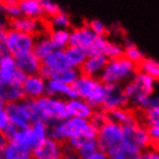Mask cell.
<instances>
[{"instance_id": "1f68e13d", "label": "cell", "mask_w": 159, "mask_h": 159, "mask_svg": "<svg viewBox=\"0 0 159 159\" xmlns=\"http://www.w3.org/2000/svg\"><path fill=\"white\" fill-rule=\"evenodd\" d=\"M97 149V138H93V139H89V141L85 142L84 144L75 151V155H77V157H79L81 159H89L91 156L93 155V152Z\"/></svg>"}, {"instance_id": "d6986e66", "label": "cell", "mask_w": 159, "mask_h": 159, "mask_svg": "<svg viewBox=\"0 0 159 159\" xmlns=\"http://www.w3.org/2000/svg\"><path fill=\"white\" fill-rule=\"evenodd\" d=\"M45 94L51 97L62 98L65 100L77 98L75 91L72 89V85H67L56 79H47V91Z\"/></svg>"}, {"instance_id": "d6a6232c", "label": "cell", "mask_w": 159, "mask_h": 159, "mask_svg": "<svg viewBox=\"0 0 159 159\" xmlns=\"http://www.w3.org/2000/svg\"><path fill=\"white\" fill-rule=\"evenodd\" d=\"M102 55L108 58V59L121 57V56H123V45L120 44V43L111 42L108 40L106 45H105L103 51H102Z\"/></svg>"}, {"instance_id": "7bdbcfd3", "label": "cell", "mask_w": 159, "mask_h": 159, "mask_svg": "<svg viewBox=\"0 0 159 159\" xmlns=\"http://www.w3.org/2000/svg\"><path fill=\"white\" fill-rule=\"evenodd\" d=\"M152 108H159V93H156V91L149 95V102H148L146 109H152Z\"/></svg>"}, {"instance_id": "7dc6e473", "label": "cell", "mask_w": 159, "mask_h": 159, "mask_svg": "<svg viewBox=\"0 0 159 159\" xmlns=\"http://www.w3.org/2000/svg\"><path fill=\"white\" fill-rule=\"evenodd\" d=\"M5 105H6V103H5V102L2 101L1 99H0V109H2V108H5Z\"/></svg>"}, {"instance_id": "bcb514c9", "label": "cell", "mask_w": 159, "mask_h": 159, "mask_svg": "<svg viewBox=\"0 0 159 159\" xmlns=\"http://www.w3.org/2000/svg\"><path fill=\"white\" fill-rule=\"evenodd\" d=\"M15 0H0V4H8V2H13Z\"/></svg>"}, {"instance_id": "d4e9b609", "label": "cell", "mask_w": 159, "mask_h": 159, "mask_svg": "<svg viewBox=\"0 0 159 159\" xmlns=\"http://www.w3.org/2000/svg\"><path fill=\"white\" fill-rule=\"evenodd\" d=\"M64 50H65V55H66L70 66L75 67L79 70L80 66L83 65V63L85 62L86 57H87V51L85 49L80 48V47H75V45H69Z\"/></svg>"}, {"instance_id": "30bf717a", "label": "cell", "mask_w": 159, "mask_h": 159, "mask_svg": "<svg viewBox=\"0 0 159 159\" xmlns=\"http://www.w3.org/2000/svg\"><path fill=\"white\" fill-rule=\"evenodd\" d=\"M105 89L106 95L99 109L108 113L115 108L127 107L129 105V99L122 91L121 84H105Z\"/></svg>"}, {"instance_id": "8fae6325", "label": "cell", "mask_w": 159, "mask_h": 159, "mask_svg": "<svg viewBox=\"0 0 159 159\" xmlns=\"http://www.w3.org/2000/svg\"><path fill=\"white\" fill-rule=\"evenodd\" d=\"M26 75L16 66L15 57L8 52L0 56V81L22 84Z\"/></svg>"}, {"instance_id": "9a60e30c", "label": "cell", "mask_w": 159, "mask_h": 159, "mask_svg": "<svg viewBox=\"0 0 159 159\" xmlns=\"http://www.w3.org/2000/svg\"><path fill=\"white\" fill-rule=\"evenodd\" d=\"M95 36L97 35L91 30L89 25L75 27L72 30H70V45L80 47L87 51L92 45Z\"/></svg>"}, {"instance_id": "7402d4cb", "label": "cell", "mask_w": 159, "mask_h": 159, "mask_svg": "<svg viewBox=\"0 0 159 159\" xmlns=\"http://www.w3.org/2000/svg\"><path fill=\"white\" fill-rule=\"evenodd\" d=\"M131 80L134 81V84H135L136 89L138 92L145 93L148 95L152 94L156 91V87H157V81L153 78H151L150 75L144 73L143 71L137 70L136 73L131 78Z\"/></svg>"}, {"instance_id": "f546056e", "label": "cell", "mask_w": 159, "mask_h": 159, "mask_svg": "<svg viewBox=\"0 0 159 159\" xmlns=\"http://www.w3.org/2000/svg\"><path fill=\"white\" fill-rule=\"evenodd\" d=\"M123 56L135 63L136 65H138L143 61V58L145 57L143 51L131 41H127L125 44L123 45Z\"/></svg>"}, {"instance_id": "5b68a950", "label": "cell", "mask_w": 159, "mask_h": 159, "mask_svg": "<svg viewBox=\"0 0 159 159\" xmlns=\"http://www.w3.org/2000/svg\"><path fill=\"white\" fill-rule=\"evenodd\" d=\"M77 98L84 99L94 109H99L106 95L105 84L98 77H91L80 73L72 84Z\"/></svg>"}, {"instance_id": "c3c4849f", "label": "cell", "mask_w": 159, "mask_h": 159, "mask_svg": "<svg viewBox=\"0 0 159 159\" xmlns=\"http://www.w3.org/2000/svg\"><path fill=\"white\" fill-rule=\"evenodd\" d=\"M15 1H20V0H15Z\"/></svg>"}, {"instance_id": "b9f144b4", "label": "cell", "mask_w": 159, "mask_h": 159, "mask_svg": "<svg viewBox=\"0 0 159 159\" xmlns=\"http://www.w3.org/2000/svg\"><path fill=\"white\" fill-rule=\"evenodd\" d=\"M9 120L7 116V113L5 111V108L0 109V133H4L5 129L8 127Z\"/></svg>"}, {"instance_id": "52a82bcc", "label": "cell", "mask_w": 159, "mask_h": 159, "mask_svg": "<svg viewBox=\"0 0 159 159\" xmlns=\"http://www.w3.org/2000/svg\"><path fill=\"white\" fill-rule=\"evenodd\" d=\"M36 101L40 109L41 120L44 121L47 124L70 117L65 99L45 94L43 97L36 99Z\"/></svg>"}, {"instance_id": "cb8c5ba5", "label": "cell", "mask_w": 159, "mask_h": 159, "mask_svg": "<svg viewBox=\"0 0 159 159\" xmlns=\"http://www.w3.org/2000/svg\"><path fill=\"white\" fill-rule=\"evenodd\" d=\"M108 120H111L113 122L124 125V124H129L136 122V116L133 113L131 109H128L127 107H121V108H115L113 111H108Z\"/></svg>"}, {"instance_id": "60d3db41", "label": "cell", "mask_w": 159, "mask_h": 159, "mask_svg": "<svg viewBox=\"0 0 159 159\" xmlns=\"http://www.w3.org/2000/svg\"><path fill=\"white\" fill-rule=\"evenodd\" d=\"M148 131L150 135L152 146L159 148V125L157 127H148Z\"/></svg>"}, {"instance_id": "f1b7e54d", "label": "cell", "mask_w": 159, "mask_h": 159, "mask_svg": "<svg viewBox=\"0 0 159 159\" xmlns=\"http://www.w3.org/2000/svg\"><path fill=\"white\" fill-rule=\"evenodd\" d=\"M138 70L143 71L144 73L150 75L151 78H153L156 81H159V62L153 58L144 57L138 65Z\"/></svg>"}, {"instance_id": "277c9868", "label": "cell", "mask_w": 159, "mask_h": 159, "mask_svg": "<svg viewBox=\"0 0 159 159\" xmlns=\"http://www.w3.org/2000/svg\"><path fill=\"white\" fill-rule=\"evenodd\" d=\"M5 111L8 116L9 124L15 128H27L33 122L41 120L37 101L31 99L23 98L19 101L6 103Z\"/></svg>"}, {"instance_id": "836d02e7", "label": "cell", "mask_w": 159, "mask_h": 159, "mask_svg": "<svg viewBox=\"0 0 159 159\" xmlns=\"http://www.w3.org/2000/svg\"><path fill=\"white\" fill-rule=\"evenodd\" d=\"M148 102H149V95L145 93L138 92V91L129 99V105H131L134 108L141 109V111H146Z\"/></svg>"}, {"instance_id": "6da1fadb", "label": "cell", "mask_w": 159, "mask_h": 159, "mask_svg": "<svg viewBox=\"0 0 159 159\" xmlns=\"http://www.w3.org/2000/svg\"><path fill=\"white\" fill-rule=\"evenodd\" d=\"M97 135L98 129L89 119L70 116L49 124V136L62 143L66 142L70 137L84 136L87 138H97Z\"/></svg>"}, {"instance_id": "ba28073f", "label": "cell", "mask_w": 159, "mask_h": 159, "mask_svg": "<svg viewBox=\"0 0 159 159\" xmlns=\"http://www.w3.org/2000/svg\"><path fill=\"white\" fill-rule=\"evenodd\" d=\"M34 40H35V36L19 31L11 27H8V29L6 30L4 37H2V42L5 44L6 51L13 55L14 57L31 52Z\"/></svg>"}, {"instance_id": "7a4b0ae2", "label": "cell", "mask_w": 159, "mask_h": 159, "mask_svg": "<svg viewBox=\"0 0 159 159\" xmlns=\"http://www.w3.org/2000/svg\"><path fill=\"white\" fill-rule=\"evenodd\" d=\"M152 146L148 127L141 125L138 122L122 125L121 148L125 159H139L143 150Z\"/></svg>"}, {"instance_id": "e575fe53", "label": "cell", "mask_w": 159, "mask_h": 159, "mask_svg": "<svg viewBox=\"0 0 159 159\" xmlns=\"http://www.w3.org/2000/svg\"><path fill=\"white\" fill-rule=\"evenodd\" d=\"M144 123H145V127L159 125V108L144 111Z\"/></svg>"}, {"instance_id": "484cf974", "label": "cell", "mask_w": 159, "mask_h": 159, "mask_svg": "<svg viewBox=\"0 0 159 159\" xmlns=\"http://www.w3.org/2000/svg\"><path fill=\"white\" fill-rule=\"evenodd\" d=\"M49 37L55 49H64L70 45V29H50Z\"/></svg>"}, {"instance_id": "603a6c76", "label": "cell", "mask_w": 159, "mask_h": 159, "mask_svg": "<svg viewBox=\"0 0 159 159\" xmlns=\"http://www.w3.org/2000/svg\"><path fill=\"white\" fill-rule=\"evenodd\" d=\"M16 2L19 5L20 11H21V15H23V16L35 19L43 18L41 0H20Z\"/></svg>"}, {"instance_id": "ab89813d", "label": "cell", "mask_w": 159, "mask_h": 159, "mask_svg": "<svg viewBox=\"0 0 159 159\" xmlns=\"http://www.w3.org/2000/svg\"><path fill=\"white\" fill-rule=\"evenodd\" d=\"M142 159H159V148H148L142 151L141 153Z\"/></svg>"}, {"instance_id": "2e32d148", "label": "cell", "mask_w": 159, "mask_h": 159, "mask_svg": "<svg viewBox=\"0 0 159 159\" xmlns=\"http://www.w3.org/2000/svg\"><path fill=\"white\" fill-rule=\"evenodd\" d=\"M108 58L105 57L102 53H93V55H87V57L80 66V73L91 77H98L102 72L103 67L106 65Z\"/></svg>"}, {"instance_id": "e0dca14e", "label": "cell", "mask_w": 159, "mask_h": 159, "mask_svg": "<svg viewBox=\"0 0 159 159\" xmlns=\"http://www.w3.org/2000/svg\"><path fill=\"white\" fill-rule=\"evenodd\" d=\"M67 111L70 116H77V117H83V119H91L94 114L95 109L93 108L89 102L80 99V98H73L66 100Z\"/></svg>"}, {"instance_id": "83f0119b", "label": "cell", "mask_w": 159, "mask_h": 159, "mask_svg": "<svg viewBox=\"0 0 159 159\" xmlns=\"http://www.w3.org/2000/svg\"><path fill=\"white\" fill-rule=\"evenodd\" d=\"M48 27L50 29H70L71 28V18L70 15L62 9L52 16L48 18Z\"/></svg>"}, {"instance_id": "8d00e7d4", "label": "cell", "mask_w": 159, "mask_h": 159, "mask_svg": "<svg viewBox=\"0 0 159 159\" xmlns=\"http://www.w3.org/2000/svg\"><path fill=\"white\" fill-rule=\"evenodd\" d=\"M4 12L6 18L8 20H13L15 18H19L21 15V11L19 8V5L16 1L13 2H8V4L4 5Z\"/></svg>"}, {"instance_id": "3957f363", "label": "cell", "mask_w": 159, "mask_h": 159, "mask_svg": "<svg viewBox=\"0 0 159 159\" xmlns=\"http://www.w3.org/2000/svg\"><path fill=\"white\" fill-rule=\"evenodd\" d=\"M122 139V125L108 120L106 123L98 129L97 144L98 148L111 159H125L121 148Z\"/></svg>"}, {"instance_id": "ffe728a7", "label": "cell", "mask_w": 159, "mask_h": 159, "mask_svg": "<svg viewBox=\"0 0 159 159\" xmlns=\"http://www.w3.org/2000/svg\"><path fill=\"white\" fill-rule=\"evenodd\" d=\"M0 99H1L5 103L19 101V100L23 99L21 84L0 81Z\"/></svg>"}, {"instance_id": "8992f818", "label": "cell", "mask_w": 159, "mask_h": 159, "mask_svg": "<svg viewBox=\"0 0 159 159\" xmlns=\"http://www.w3.org/2000/svg\"><path fill=\"white\" fill-rule=\"evenodd\" d=\"M138 67L135 63L129 61L124 56L108 59L99 79L103 84H124L130 80L136 73Z\"/></svg>"}, {"instance_id": "f6af8a7d", "label": "cell", "mask_w": 159, "mask_h": 159, "mask_svg": "<svg viewBox=\"0 0 159 159\" xmlns=\"http://www.w3.org/2000/svg\"><path fill=\"white\" fill-rule=\"evenodd\" d=\"M5 52H7V51H6V48H5V44H4V42H2V40H0V56L4 55Z\"/></svg>"}, {"instance_id": "74e56055", "label": "cell", "mask_w": 159, "mask_h": 159, "mask_svg": "<svg viewBox=\"0 0 159 159\" xmlns=\"http://www.w3.org/2000/svg\"><path fill=\"white\" fill-rule=\"evenodd\" d=\"M89 27L91 28V30L95 34V35H99V36H107L108 34V28L105 23L102 22L101 20H91L89 23Z\"/></svg>"}, {"instance_id": "4fadbf2b", "label": "cell", "mask_w": 159, "mask_h": 159, "mask_svg": "<svg viewBox=\"0 0 159 159\" xmlns=\"http://www.w3.org/2000/svg\"><path fill=\"white\" fill-rule=\"evenodd\" d=\"M9 27L33 36L47 33V29H48V25L42 19L28 18L23 15H20L19 18H15L13 20H9Z\"/></svg>"}, {"instance_id": "5bb4252c", "label": "cell", "mask_w": 159, "mask_h": 159, "mask_svg": "<svg viewBox=\"0 0 159 159\" xmlns=\"http://www.w3.org/2000/svg\"><path fill=\"white\" fill-rule=\"evenodd\" d=\"M21 89H22L25 99L36 100V99L45 95L47 79L41 73L26 75V78L21 84Z\"/></svg>"}, {"instance_id": "d590c367", "label": "cell", "mask_w": 159, "mask_h": 159, "mask_svg": "<svg viewBox=\"0 0 159 159\" xmlns=\"http://www.w3.org/2000/svg\"><path fill=\"white\" fill-rule=\"evenodd\" d=\"M41 5H42L43 16H45V18H50L61 11L59 6L52 0H41Z\"/></svg>"}, {"instance_id": "44dd1931", "label": "cell", "mask_w": 159, "mask_h": 159, "mask_svg": "<svg viewBox=\"0 0 159 159\" xmlns=\"http://www.w3.org/2000/svg\"><path fill=\"white\" fill-rule=\"evenodd\" d=\"M53 49L55 48H53L52 43H51V41H50L49 35L47 33H43V34H40V35L35 36L31 52L34 53L36 57L42 62L49 53L52 51Z\"/></svg>"}, {"instance_id": "4dcf8cb0", "label": "cell", "mask_w": 159, "mask_h": 159, "mask_svg": "<svg viewBox=\"0 0 159 159\" xmlns=\"http://www.w3.org/2000/svg\"><path fill=\"white\" fill-rule=\"evenodd\" d=\"M1 158L4 159H28L31 158V156L29 153L25 152L23 150H21L20 148H18L16 145H14L13 143L7 142V144L5 146L4 151Z\"/></svg>"}, {"instance_id": "4316f807", "label": "cell", "mask_w": 159, "mask_h": 159, "mask_svg": "<svg viewBox=\"0 0 159 159\" xmlns=\"http://www.w3.org/2000/svg\"><path fill=\"white\" fill-rule=\"evenodd\" d=\"M79 75H80V70L75 69V67L69 66L53 72L49 79H56L62 81V83H65L67 85H72L75 81V79L79 77Z\"/></svg>"}, {"instance_id": "ac0fdd59", "label": "cell", "mask_w": 159, "mask_h": 159, "mask_svg": "<svg viewBox=\"0 0 159 159\" xmlns=\"http://www.w3.org/2000/svg\"><path fill=\"white\" fill-rule=\"evenodd\" d=\"M15 62L19 70L26 75L40 73L42 66V62L33 52H28L15 57Z\"/></svg>"}, {"instance_id": "f35d334b", "label": "cell", "mask_w": 159, "mask_h": 159, "mask_svg": "<svg viewBox=\"0 0 159 159\" xmlns=\"http://www.w3.org/2000/svg\"><path fill=\"white\" fill-rule=\"evenodd\" d=\"M89 121H91V123L95 128L99 129L101 125H103L108 121V115H107V113L101 111V109H95L94 114L92 115V117L89 119Z\"/></svg>"}, {"instance_id": "7c38bea8", "label": "cell", "mask_w": 159, "mask_h": 159, "mask_svg": "<svg viewBox=\"0 0 159 159\" xmlns=\"http://www.w3.org/2000/svg\"><path fill=\"white\" fill-rule=\"evenodd\" d=\"M69 66H70V64H69V61H67L66 55H65V50L53 49L52 51L42 61L40 73L45 79H49L53 72Z\"/></svg>"}, {"instance_id": "ee69618b", "label": "cell", "mask_w": 159, "mask_h": 159, "mask_svg": "<svg viewBox=\"0 0 159 159\" xmlns=\"http://www.w3.org/2000/svg\"><path fill=\"white\" fill-rule=\"evenodd\" d=\"M7 137L5 136L4 133H0V158H1V155H2V151H4L5 146L7 144Z\"/></svg>"}, {"instance_id": "9c48e42d", "label": "cell", "mask_w": 159, "mask_h": 159, "mask_svg": "<svg viewBox=\"0 0 159 159\" xmlns=\"http://www.w3.org/2000/svg\"><path fill=\"white\" fill-rule=\"evenodd\" d=\"M34 159H61L63 158V143L52 137H45L31 150Z\"/></svg>"}]
</instances>
